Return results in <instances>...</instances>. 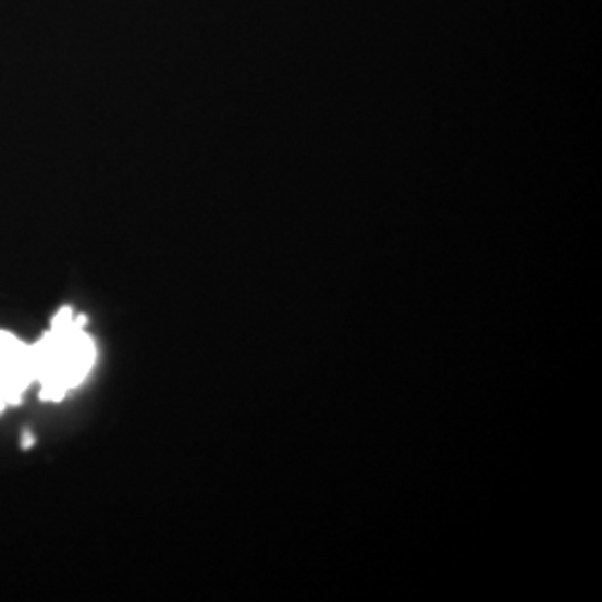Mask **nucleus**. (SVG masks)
<instances>
[{
  "label": "nucleus",
  "mask_w": 602,
  "mask_h": 602,
  "mask_svg": "<svg viewBox=\"0 0 602 602\" xmlns=\"http://www.w3.org/2000/svg\"><path fill=\"white\" fill-rule=\"evenodd\" d=\"M34 444V438L29 435V431H25V435H23V446L27 449V446H32Z\"/></svg>",
  "instance_id": "1"
}]
</instances>
